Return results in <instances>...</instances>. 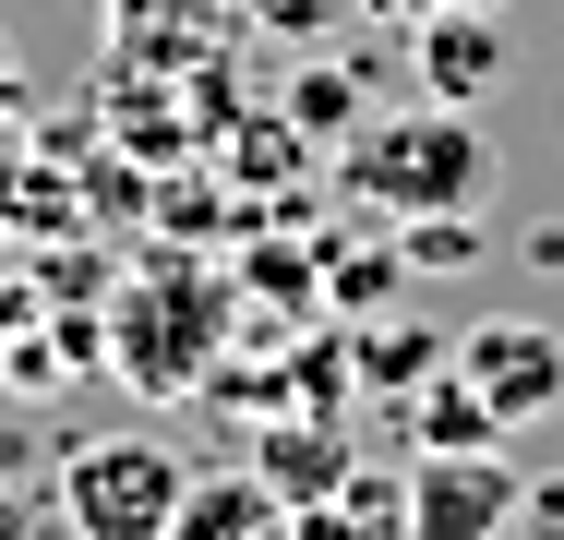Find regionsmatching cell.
Segmentation results:
<instances>
[{
  "mask_svg": "<svg viewBox=\"0 0 564 540\" xmlns=\"http://www.w3.org/2000/svg\"><path fill=\"white\" fill-rule=\"evenodd\" d=\"M348 193L372 216H480L492 193V144H480V120L468 108H409V120H360L348 132Z\"/></svg>",
  "mask_w": 564,
  "mask_h": 540,
  "instance_id": "obj_1",
  "label": "cell"
},
{
  "mask_svg": "<svg viewBox=\"0 0 564 540\" xmlns=\"http://www.w3.org/2000/svg\"><path fill=\"white\" fill-rule=\"evenodd\" d=\"M181 444L169 432H85L61 444V480H48V517L73 540H169L181 517Z\"/></svg>",
  "mask_w": 564,
  "mask_h": 540,
  "instance_id": "obj_2",
  "label": "cell"
},
{
  "mask_svg": "<svg viewBox=\"0 0 564 540\" xmlns=\"http://www.w3.org/2000/svg\"><path fill=\"white\" fill-rule=\"evenodd\" d=\"M217 324H228V301H217V277L205 264H144L132 289L109 301V360L120 385H144V397H181V385H205V348H217Z\"/></svg>",
  "mask_w": 564,
  "mask_h": 540,
  "instance_id": "obj_3",
  "label": "cell"
},
{
  "mask_svg": "<svg viewBox=\"0 0 564 540\" xmlns=\"http://www.w3.org/2000/svg\"><path fill=\"white\" fill-rule=\"evenodd\" d=\"M397 493H409V540H505L517 505H529L505 444H409Z\"/></svg>",
  "mask_w": 564,
  "mask_h": 540,
  "instance_id": "obj_4",
  "label": "cell"
},
{
  "mask_svg": "<svg viewBox=\"0 0 564 540\" xmlns=\"http://www.w3.org/2000/svg\"><path fill=\"white\" fill-rule=\"evenodd\" d=\"M445 360H456V385L492 409V432H529V421H553V409H564V336L541 313L468 324V336H445Z\"/></svg>",
  "mask_w": 564,
  "mask_h": 540,
  "instance_id": "obj_5",
  "label": "cell"
},
{
  "mask_svg": "<svg viewBox=\"0 0 564 540\" xmlns=\"http://www.w3.org/2000/svg\"><path fill=\"white\" fill-rule=\"evenodd\" d=\"M409 61H421V97L433 108H480L505 85V24L480 0H445V12H409Z\"/></svg>",
  "mask_w": 564,
  "mask_h": 540,
  "instance_id": "obj_6",
  "label": "cell"
},
{
  "mask_svg": "<svg viewBox=\"0 0 564 540\" xmlns=\"http://www.w3.org/2000/svg\"><path fill=\"white\" fill-rule=\"evenodd\" d=\"M169 540H301V517H289L252 468H193V480H181Z\"/></svg>",
  "mask_w": 564,
  "mask_h": 540,
  "instance_id": "obj_7",
  "label": "cell"
},
{
  "mask_svg": "<svg viewBox=\"0 0 564 540\" xmlns=\"http://www.w3.org/2000/svg\"><path fill=\"white\" fill-rule=\"evenodd\" d=\"M348 468H360V456L337 444V421H264V444H252V480H264L289 517H301V505H325Z\"/></svg>",
  "mask_w": 564,
  "mask_h": 540,
  "instance_id": "obj_8",
  "label": "cell"
},
{
  "mask_svg": "<svg viewBox=\"0 0 564 540\" xmlns=\"http://www.w3.org/2000/svg\"><path fill=\"white\" fill-rule=\"evenodd\" d=\"M348 372H360L372 397H409V385H433V372H445V336H421V324H372Z\"/></svg>",
  "mask_w": 564,
  "mask_h": 540,
  "instance_id": "obj_9",
  "label": "cell"
},
{
  "mask_svg": "<svg viewBox=\"0 0 564 540\" xmlns=\"http://www.w3.org/2000/svg\"><path fill=\"white\" fill-rule=\"evenodd\" d=\"M409 432H421V444H505V432H492V409L456 385V360L433 372V385H409Z\"/></svg>",
  "mask_w": 564,
  "mask_h": 540,
  "instance_id": "obj_10",
  "label": "cell"
},
{
  "mask_svg": "<svg viewBox=\"0 0 564 540\" xmlns=\"http://www.w3.org/2000/svg\"><path fill=\"white\" fill-rule=\"evenodd\" d=\"M289 120H301V132H360V85H348V73H325V61H313V73L289 85Z\"/></svg>",
  "mask_w": 564,
  "mask_h": 540,
  "instance_id": "obj_11",
  "label": "cell"
},
{
  "mask_svg": "<svg viewBox=\"0 0 564 540\" xmlns=\"http://www.w3.org/2000/svg\"><path fill=\"white\" fill-rule=\"evenodd\" d=\"M0 540H48V505H36V493H12V480H0Z\"/></svg>",
  "mask_w": 564,
  "mask_h": 540,
  "instance_id": "obj_12",
  "label": "cell"
},
{
  "mask_svg": "<svg viewBox=\"0 0 564 540\" xmlns=\"http://www.w3.org/2000/svg\"><path fill=\"white\" fill-rule=\"evenodd\" d=\"M517 517H529L541 540H564V480H529V505H517Z\"/></svg>",
  "mask_w": 564,
  "mask_h": 540,
  "instance_id": "obj_13",
  "label": "cell"
},
{
  "mask_svg": "<svg viewBox=\"0 0 564 540\" xmlns=\"http://www.w3.org/2000/svg\"><path fill=\"white\" fill-rule=\"evenodd\" d=\"M264 12H276V24H325V0H264Z\"/></svg>",
  "mask_w": 564,
  "mask_h": 540,
  "instance_id": "obj_14",
  "label": "cell"
},
{
  "mask_svg": "<svg viewBox=\"0 0 564 540\" xmlns=\"http://www.w3.org/2000/svg\"><path fill=\"white\" fill-rule=\"evenodd\" d=\"M0 97H12V24H0Z\"/></svg>",
  "mask_w": 564,
  "mask_h": 540,
  "instance_id": "obj_15",
  "label": "cell"
},
{
  "mask_svg": "<svg viewBox=\"0 0 564 540\" xmlns=\"http://www.w3.org/2000/svg\"><path fill=\"white\" fill-rule=\"evenodd\" d=\"M397 12H445V0H397ZM480 12H492V0H480Z\"/></svg>",
  "mask_w": 564,
  "mask_h": 540,
  "instance_id": "obj_16",
  "label": "cell"
}]
</instances>
